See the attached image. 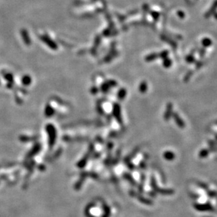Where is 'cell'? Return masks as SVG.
Returning <instances> with one entry per match:
<instances>
[{"label": "cell", "mask_w": 217, "mask_h": 217, "mask_svg": "<svg viewBox=\"0 0 217 217\" xmlns=\"http://www.w3.org/2000/svg\"><path fill=\"white\" fill-rule=\"evenodd\" d=\"M207 155H208V151L206 150H203L201 151L200 153H199V157H200L201 158L206 157Z\"/></svg>", "instance_id": "4"}, {"label": "cell", "mask_w": 217, "mask_h": 217, "mask_svg": "<svg viewBox=\"0 0 217 217\" xmlns=\"http://www.w3.org/2000/svg\"><path fill=\"white\" fill-rule=\"evenodd\" d=\"M171 109H172V105H169L168 107L167 112H166V115L167 116H166V119H168V116H169V114H170V113L171 112Z\"/></svg>", "instance_id": "5"}, {"label": "cell", "mask_w": 217, "mask_h": 217, "mask_svg": "<svg viewBox=\"0 0 217 217\" xmlns=\"http://www.w3.org/2000/svg\"><path fill=\"white\" fill-rule=\"evenodd\" d=\"M173 117H174L175 121H176V122L177 123V124L178 125V126H179V127H180V128L185 127V124H184L183 121H182L181 119H180V118L179 117V116L177 115V114H174V115H173Z\"/></svg>", "instance_id": "2"}, {"label": "cell", "mask_w": 217, "mask_h": 217, "mask_svg": "<svg viewBox=\"0 0 217 217\" xmlns=\"http://www.w3.org/2000/svg\"><path fill=\"white\" fill-rule=\"evenodd\" d=\"M195 208L197 210H198V211H209L210 209H211V206L209 204H197L195 205Z\"/></svg>", "instance_id": "1"}, {"label": "cell", "mask_w": 217, "mask_h": 217, "mask_svg": "<svg viewBox=\"0 0 217 217\" xmlns=\"http://www.w3.org/2000/svg\"><path fill=\"white\" fill-rule=\"evenodd\" d=\"M145 89H146V85H145V83H143V84H142L141 86H140V90L142 92H144L145 90Z\"/></svg>", "instance_id": "6"}, {"label": "cell", "mask_w": 217, "mask_h": 217, "mask_svg": "<svg viewBox=\"0 0 217 217\" xmlns=\"http://www.w3.org/2000/svg\"><path fill=\"white\" fill-rule=\"evenodd\" d=\"M164 157L166 158L167 160H173L174 159L175 156L173 152H166L164 153Z\"/></svg>", "instance_id": "3"}]
</instances>
